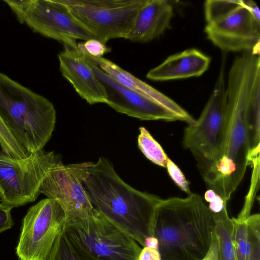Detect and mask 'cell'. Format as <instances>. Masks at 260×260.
<instances>
[{
  "mask_svg": "<svg viewBox=\"0 0 260 260\" xmlns=\"http://www.w3.org/2000/svg\"><path fill=\"white\" fill-rule=\"evenodd\" d=\"M225 123L218 150L203 177L208 189L228 202L251 162L252 142L260 140V66L233 61L228 74Z\"/></svg>",
  "mask_w": 260,
  "mask_h": 260,
  "instance_id": "cell-1",
  "label": "cell"
},
{
  "mask_svg": "<svg viewBox=\"0 0 260 260\" xmlns=\"http://www.w3.org/2000/svg\"><path fill=\"white\" fill-rule=\"evenodd\" d=\"M83 186L93 208L144 247L162 199L125 183L103 157L89 162Z\"/></svg>",
  "mask_w": 260,
  "mask_h": 260,
  "instance_id": "cell-2",
  "label": "cell"
},
{
  "mask_svg": "<svg viewBox=\"0 0 260 260\" xmlns=\"http://www.w3.org/2000/svg\"><path fill=\"white\" fill-rule=\"evenodd\" d=\"M214 213L198 194L161 199L153 217L152 235L161 260H201L215 233Z\"/></svg>",
  "mask_w": 260,
  "mask_h": 260,
  "instance_id": "cell-3",
  "label": "cell"
},
{
  "mask_svg": "<svg viewBox=\"0 0 260 260\" xmlns=\"http://www.w3.org/2000/svg\"><path fill=\"white\" fill-rule=\"evenodd\" d=\"M0 117L30 153L42 150L48 143L56 116L49 100L0 72Z\"/></svg>",
  "mask_w": 260,
  "mask_h": 260,
  "instance_id": "cell-4",
  "label": "cell"
},
{
  "mask_svg": "<svg viewBox=\"0 0 260 260\" xmlns=\"http://www.w3.org/2000/svg\"><path fill=\"white\" fill-rule=\"evenodd\" d=\"M60 234L81 260H137L142 249L95 209L84 218L66 222Z\"/></svg>",
  "mask_w": 260,
  "mask_h": 260,
  "instance_id": "cell-5",
  "label": "cell"
},
{
  "mask_svg": "<svg viewBox=\"0 0 260 260\" xmlns=\"http://www.w3.org/2000/svg\"><path fill=\"white\" fill-rule=\"evenodd\" d=\"M211 95L200 117L185 128L182 145L189 150L204 176L212 165L218 152L224 128L226 111L225 57Z\"/></svg>",
  "mask_w": 260,
  "mask_h": 260,
  "instance_id": "cell-6",
  "label": "cell"
},
{
  "mask_svg": "<svg viewBox=\"0 0 260 260\" xmlns=\"http://www.w3.org/2000/svg\"><path fill=\"white\" fill-rule=\"evenodd\" d=\"M57 157L42 150L18 159L0 151V200L12 208L34 202L45 176Z\"/></svg>",
  "mask_w": 260,
  "mask_h": 260,
  "instance_id": "cell-7",
  "label": "cell"
},
{
  "mask_svg": "<svg viewBox=\"0 0 260 260\" xmlns=\"http://www.w3.org/2000/svg\"><path fill=\"white\" fill-rule=\"evenodd\" d=\"M96 39H125L146 0H60Z\"/></svg>",
  "mask_w": 260,
  "mask_h": 260,
  "instance_id": "cell-8",
  "label": "cell"
},
{
  "mask_svg": "<svg viewBox=\"0 0 260 260\" xmlns=\"http://www.w3.org/2000/svg\"><path fill=\"white\" fill-rule=\"evenodd\" d=\"M84 54L93 72L105 88L106 104L117 112L141 120H180L188 124L194 122L193 117L173 100L163 103L137 93L103 71L87 54Z\"/></svg>",
  "mask_w": 260,
  "mask_h": 260,
  "instance_id": "cell-9",
  "label": "cell"
},
{
  "mask_svg": "<svg viewBox=\"0 0 260 260\" xmlns=\"http://www.w3.org/2000/svg\"><path fill=\"white\" fill-rule=\"evenodd\" d=\"M66 223L64 211L54 199L30 207L24 217L16 253L19 260H46Z\"/></svg>",
  "mask_w": 260,
  "mask_h": 260,
  "instance_id": "cell-10",
  "label": "cell"
},
{
  "mask_svg": "<svg viewBox=\"0 0 260 260\" xmlns=\"http://www.w3.org/2000/svg\"><path fill=\"white\" fill-rule=\"evenodd\" d=\"M89 164L64 165L58 159L40 185V194L59 203L65 213L66 222L84 218L94 209L83 186Z\"/></svg>",
  "mask_w": 260,
  "mask_h": 260,
  "instance_id": "cell-11",
  "label": "cell"
},
{
  "mask_svg": "<svg viewBox=\"0 0 260 260\" xmlns=\"http://www.w3.org/2000/svg\"><path fill=\"white\" fill-rule=\"evenodd\" d=\"M34 32L77 47V40L96 39L60 0H34L24 21Z\"/></svg>",
  "mask_w": 260,
  "mask_h": 260,
  "instance_id": "cell-12",
  "label": "cell"
},
{
  "mask_svg": "<svg viewBox=\"0 0 260 260\" xmlns=\"http://www.w3.org/2000/svg\"><path fill=\"white\" fill-rule=\"evenodd\" d=\"M205 32L208 40L225 54L250 52L259 55L260 22L243 4L228 15L207 23Z\"/></svg>",
  "mask_w": 260,
  "mask_h": 260,
  "instance_id": "cell-13",
  "label": "cell"
},
{
  "mask_svg": "<svg viewBox=\"0 0 260 260\" xmlns=\"http://www.w3.org/2000/svg\"><path fill=\"white\" fill-rule=\"evenodd\" d=\"M58 58L62 75L81 98L91 105L106 104L105 88L93 72L84 53L78 47L64 45Z\"/></svg>",
  "mask_w": 260,
  "mask_h": 260,
  "instance_id": "cell-14",
  "label": "cell"
},
{
  "mask_svg": "<svg viewBox=\"0 0 260 260\" xmlns=\"http://www.w3.org/2000/svg\"><path fill=\"white\" fill-rule=\"evenodd\" d=\"M173 16V7L168 1L146 0L125 39L136 43L150 42L170 28Z\"/></svg>",
  "mask_w": 260,
  "mask_h": 260,
  "instance_id": "cell-15",
  "label": "cell"
},
{
  "mask_svg": "<svg viewBox=\"0 0 260 260\" xmlns=\"http://www.w3.org/2000/svg\"><path fill=\"white\" fill-rule=\"evenodd\" d=\"M211 58L195 48L171 55L161 63L151 69L146 77L155 81L199 77L209 68Z\"/></svg>",
  "mask_w": 260,
  "mask_h": 260,
  "instance_id": "cell-16",
  "label": "cell"
},
{
  "mask_svg": "<svg viewBox=\"0 0 260 260\" xmlns=\"http://www.w3.org/2000/svg\"><path fill=\"white\" fill-rule=\"evenodd\" d=\"M233 241L237 260H260V215L232 218Z\"/></svg>",
  "mask_w": 260,
  "mask_h": 260,
  "instance_id": "cell-17",
  "label": "cell"
},
{
  "mask_svg": "<svg viewBox=\"0 0 260 260\" xmlns=\"http://www.w3.org/2000/svg\"><path fill=\"white\" fill-rule=\"evenodd\" d=\"M89 56L103 71L137 93L160 102L169 103L172 101L164 93L124 70L109 59L103 57Z\"/></svg>",
  "mask_w": 260,
  "mask_h": 260,
  "instance_id": "cell-18",
  "label": "cell"
},
{
  "mask_svg": "<svg viewBox=\"0 0 260 260\" xmlns=\"http://www.w3.org/2000/svg\"><path fill=\"white\" fill-rule=\"evenodd\" d=\"M214 215L218 243V260H237L233 241V220L228 215L226 206Z\"/></svg>",
  "mask_w": 260,
  "mask_h": 260,
  "instance_id": "cell-19",
  "label": "cell"
},
{
  "mask_svg": "<svg viewBox=\"0 0 260 260\" xmlns=\"http://www.w3.org/2000/svg\"><path fill=\"white\" fill-rule=\"evenodd\" d=\"M139 131L138 145L140 150L149 160L166 168L169 157L162 147L145 127L141 126Z\"/></svg>",
  "mask_w": 260,
  "mask_h": 260,
  "instance_id": "cell-20",
  "label": "cell"
},
{
  "mask_svg": "<svg viewBox=\"0 0 260 260\" xmlns=\"http://www.w3.org/2000/svg\"><path fill=\"white\" fill-rule=\"evenodd\" d=\"M242 4V0L206 1L204 4V12L207 23L215 21L225 17Z\"/></svg>",
  "mask_w": 260,
  "mask_h": 260,
  "instance_id": "cell-21",
  "label": "cell"
},
{
  "mask_svg": "<svg viewBox=\"0 0 260 260\" xmlns=\"http://www.w3.org/2000/svg\"><path fill=\"white\" fill-rule=\"evenodd\" d=\"M0 146L7 155L18 159L26 157L28 153L18 142L0 117Z\"/></svg>",
  "mask_w": 260,
  "mask_h": 260,
  "instance_id": "cell-22",
  "label": "cell"
},
{
  "mask_svg": "<svg viewBox=\"0 0 260 260\" xmlns=\"http://www.w3.org/2000/svg\"><path fill=\"white\" fill-rule=\"evenodd\" d=\"M251 165L252 166L253 171L252 181L250 189L245 200L243 208L237 218L241 219H246L250 215L251 210L254 202V197L252 195L255 194L256 183L259 181V156L252 160Z\"/></svg>",
  "mask_w": 260,
  "mask_h": 260,
  "instance_id": "cell-23",
  "label": "cell"
},
{
  "mask_svg": "<svg viewBox=\"0 0 260 260\" xmlns=\"http://www.w3.org/2000/svg\"><path fill=\"white\" fill-rule=\"evenodd\" d=\"M46 260H81L72 251L60 234Z\"/></svg>",
  "mask_w": 260,
  "mask_h": 260,
  "instance_id": "cell-24",
  "label": "cell"
},
{
  "mask_svg": "<svg viewBox=\"0 0 260 260\" xmlns=\"http://www.w3.org/2000/svg\"><path fill=\"white\" fill-rule=\"evenodd\" d=\"M78 49L82 52L93 57H102L111 51V48L105 43L96 39H90L77 44Z\"/></svg>",
  "mask_w": 260,
  "mask_h": 260,
  "instance_id": "cell-25",
  "label": "cell"
},
{
  "mask_svg": "<svg viewBox=\"0 0 260 260\" xmlns=\"http://www.w3.org/2000/svg\"><path fill=\"white\" fill-rule=\"evenodd\" d=\"M167 171L176 185L188 195L191 193L189 183L179 167L169 158L166 167Z\"/></svg>",
  "mask_w": 260,
  "mask_h": 260,
  "instance_id": "cell-26",
  "label": "cell"
},
{
  "mask_svg": "<svg viewBox=\"0 0 260 260\" xmlns=\"http://www.w3.org/2000/svg\"><path fill=\"white\" fill-rule=\"evenodd\" d=\"M34 0H7L4 2L15 14L17 20L24 24L25 18L30 10Z\"/></svg>",
  "mask_w": 260,
  "mask_h": 260,
  "instance_id": "cell-27",
  "label": "cell"
},
{
  "mask_svg": "<svg viewBox=\"0 0 260 260\" xmlns=\"http://www.w3.org/2000/svg\"><path fill=\"white\" fill-rule=\"evenodd\" d=\"M205 200L209 203V209L214 213H218L222 210L227 202L211 189H208L205 193Z\"/></svg>",
  "mask_w": 260,
  "mask_h": 260,
  "instance_id": "cell-28",
  "label": "cell"
},
{
  "mask_svg": "<svg viewBox=\"0 0 260 260\" xmlns=\"http://www.w3.org/2000/svg\"><path fill=\"white\" fill-rule=\"evenodd\" d=\"M12 207L0 203V233L11 229L14 222L11 214Z\"/></svg>",
  "mask_w": 260,
  "mask_h": 260,
  "instance_id": "cell-29",
  "label": "cell"
},
{
  "mask_svg": "<svg viewBox=\"0 0 260 260\" xmlns=\"http://www.w3.org/2000/svg\"><path fill=\"white\" fill-rule=\"evenodd\" d=\"M137 260H161L157 249L144 247L140 252Z\"/></svg>",
  "mask_w": 260,
  "mask_h": 260,
  "instance_id": "cell-30",
  "label": "cell"
},
{
  "mask_svg": "<svg viewBox=\"0 0 260 260\" xmlns=\"http://www.w3.org/2000/svg\"><path fill=\"white\" fill-rule=\"evenodd\" d=\"M218 240L214 233L212 237V243L210 248L201 260H218Z\"/></svg>",
  "mask_w": 260,
  "mask_h": 260,
  "instance_id": "cell-31",
  "label": "cell"
},
{
  "mask_svg": "<svg viewBox=\"0 0 260 260\" xmlns=\"http://www.w3.org/2000/svg\"><path fill=\"white\" fill-rule=\"evenodd\" d=\"M245 7L255 19L260 22V12L256 4L252 1H244Z\"/></svg>",
  "mask_w": 260,
  "mask_h": 260,
  "instance_id": "cell-32",
  "label": "cell"
},
{
  "mask_svg": "<svg viewBox=\"0 0 260 260\" xmlns=\"http://www.w3.org/2000/svg\"><path fill=\"white\" fill-rule=\"evenodd\" d=\"M159 243L157 239L153 236L147 237L144 241V247L158 250Z\"/></svg>",
  "mask_w": 260,
  "mask_h": 260,
  "instance_id": "cell-33",
  "label": "cell"
}]
</instances>
